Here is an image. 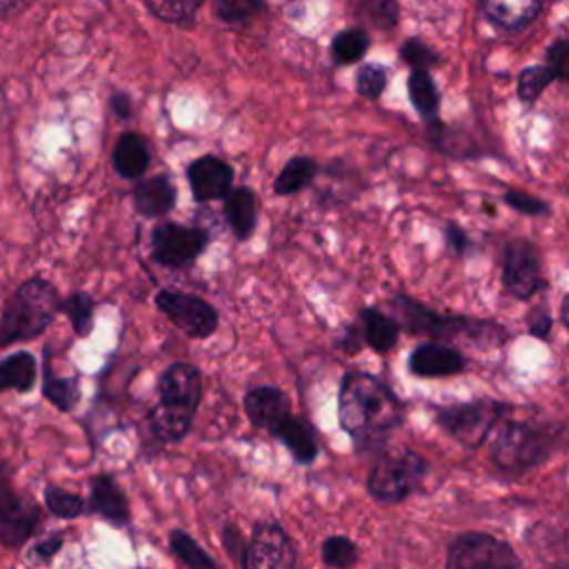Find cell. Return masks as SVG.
<instances>
[{
  "mask_svg": "<svg viewBox=\"0 0 569 569\" xmlns=\"http://www.w3.org/2000/svg\"><path fill=\"white\" fill-rule=\"evenodd\" d=\"M403 418L400 398L374 374L352 369L341 378L338 420L358 454L385 451Z\"/></svg>",
  "mask_w": 569,
  "mask_h": 569,
  "instance_id": "6da1fadb",
  "label": "cell"
},
{
  "mask_svg": "<svg viewBox=\"0 0 569 569\" xmlns=\"http://www.w3.org/2000/svg\"><path fill=\"white\" fill-rule=\"evenodd\" d=\"M394 321L400 332L414 336H429L431 343L467 345L474 349H496L509 341L505 325L489 318H471L458 314H440L425 307L420 301L398 294L389 301Z\"/></svg>",
  "mask_w": 569,
  "mask_h": 569,
  "instance_id": "7a4b0ae2",
  "label": "cell"
},
{
  "mask_svg": "<svg viewBox=\"0 0 569 569\" xmlns=\"http://www.w3.org/2000/svg\"><path fill=\"white\" fill-rule=\"evenodd\" d=\"M159 405L152 407L148 423L161 443H181L194 423L203 398V374L196 365L176 360L159 378Z\"/></svg>",
  "mask_w": 569,
  "mask_h": 569,
  "instance_id": "3957f363",
  "label": "cell"
},
{
  "mask_svg": "<svg viewBox=\"0 0 569 569\" xmlns=\"http://www.w3.org/2000/svg\"><path fill=\"white\" fill-rule=\"evenodd\" d=\"M560 429L527 420H505L491 438V463L507 474H525L542 465L560 443Z\"/></svg>",
  "mask_w": 569,
  "mask_h": 569,
  "instance_id": "277c9868",
  "label": "cell"
},
{
  "mask_svg": "<svg viewBox=\"0 0 569 569\" xmlns=\"http://www.w3.org/2000/svg\"><path fill=\"white\" fill-rule=\"evenodd\" d=\"M61 296L48 281L34 278L19 287L0 318V347L43 334L61 312Z\"/></svg>",
  "mask_w": 569,
  "mask_h": 569,
  "instance_id": "5b68a950",
  "label": "cell"
},
{
  "mask_svg": "<svg viewBox=\"0 0 569 569\" xmlns=\"http://www.w3.org/2000/svg\"><path fill=\"white\" fill-rule=\"evenodd\" d=\"M427 471L429 463L418 451L409 447L385 449L367 476V491L378 502L396 505L420 489Z\"/></svg>",
  "mask_w": 569,
  "mask_h": 569,
  "instance_id": "8992f818",
  "label": "cell"
},
{
  "mask_svg": "<svg viewBox=\"0 0 569 569\" xmlns=\"http://www.w3.org/2000/svg\"><path fill=\"white\" fill-rule=\"evenodd\" d=\"M509 411V405L494 398H476L469 403L445 405L434 409V420L438 427L467 449L480 447L498 420Z\"/></svg>",
  "mask_w": 569,
  "mask_h": 569,
  "instance_id": "52a82bcc",
  "label": "cell"
},
{
  "mask_svg": "<svg viewBox=\"0 0 569 569\" xmlns=\"http://www.w3.org/2000/svg\"><path fill=\"white\" fill-rule=\"evenodd\" d=\"M445 569H522L511 545L487 531H465L454 538Z\"/></svg>",
  "mask_w": 569,
  "mask_h": 569,
  "instance_id": "ba28073f",
  "label": "cell"
},
{
  "mask_svg": "<svg viewBox=\"0 0 569 569\" xmlns=\"http://www.w3.org/2000/svg\"><path fill=\"white\" fill-rule=\"evenodd\" d=\"M41 509L34 498L19 491L10 465H0V542L19 547L39 527Z\"/></svg>",
  "mask_w": 569,
  "mask_h": 569,
  "instance_id": "9c48e42d",
  "label": "cell"
},
{
  "mask_svg": "<svg viewBox=\"0 0 569 569\" xmlns=\"http://www.w3.org/2000/svg\"><path fill=\"white\" fill-rule=\"evenodd\" d=\"M502 289L516 301H531L536 294L549 289V283L542 274L540 252L534 243L525 238L509 241L502 258Z\"/></svg>",
  "mask_w": 569,
  "mask_h": 569,
  "instance_id": "30bf717a",
  "label": "cell"
},
{
  "mask_svg": "<svg viewBox=\"0 0 569 569\" xmlns=\"http://www.w3.org/2000/svg\"><path fill=\"white\" fill-rule=\"evenodd\" d=\"M210 245V236L190 225L159 223L152 232V258L167 270H185L196 263Z\"/></svg>",
  "mask_w": 569,
  "mask_h": 569,
  "instance_id": "8fae6325",
  "label": "cell"
},
{
  "mask_svg": "<svg viewBox=\"0 0 569 569\" xmlns=\"http://www.w3.org/2000/svg\"><path fill=\"white\" fill-rule=\"evenodd\" d=\"M154 301L156 307L172 321V325L190 338L205 341L219 329L216 307L196 294L161 289Z\"/></svg>",
  "mask_w": 569,
  "mask_h": 569,
  "instance_id": "7c38bea8",
  "label": "cell"
},
{
  "mask_svg": "<svg viewBox=\"0 0 569 569\" xmlns=\"http://www.w3.org/2000/svg\"><path fill=\"white\" fill-rule=\"evenodd\" d=\"M296 547L278 522H258L245 545L243 569H296Z\"/></svg>",
  "mask_w": 569,
  "mask_h": 569,
  "instance_id": "4fadbf2b",
  "label": "cell"
},
{
  "mask_svg": "<svg viewBox=\"0 0 569 569\" xmlns=\"http://www.w3.org/2000/svg\"><path fill=\"white\" fill-rule=\"evenodd\" d=\"M187 183L192 190V199L196 203L221 201L232 192L234 170L223 159L205 154L187 167Z\"/></svg>",
  "mask_w": 569,
  "mask_h": 569,
  "instance_id": "5bb4252c",
  "label": "cell"
},
{
  "mask_svg": "<svg viewBox=\"0 0 569 569\" xmlns=\"http://www.w3.org/2000/svg\"><path fill=\"white\" fill-rule=\"evenodd\" d=\"M407 369L416 378H451L467 369V356L451 345L427 341L409 354Z\"/></svg>",
  "mask_w": 569,
  "mask_h": 569,
  "instance_id": "9a60e30c",
  "label": "cell"
},
{
  "mask_svg": "<svg viewBox=\"0 0 569 569\" xmlns=\"http://www.w3.org/2000/svg\"><path fill=\"white\" fill-rule=\"evenodd\" d=\"M243 407H245L250 423L258 429H267L270 434H274L278 429V425L292 414L289 396L281 387H274V385L252 387L245 394Z\"/></svg>",
  "mask_w": 569,
  "mask_h": 569,
  "instance_id": "2e32d148",
  "label": "cell"
},
{
  "mask_svg": "<svg viewBox=\"0 0 569 569\" xmlns=\"http://www.w3.org/2000/svg\"><path fill=\"white\" fill-rule=\"evenodd\" d=\"M480 12L487 23L505 32H520L540 17L542 3L538 0H485Z\"/></svg>",
  "mask_w": 569,
  "mask_h": 569,
  "instance_id": "e0dca14e",
  "label": "cell"
},
{
  "mask_svg": "<svg viewBox=\"0 0 569 569\" xmlns=\"http://www.w3.org/2000/svg\"><path fill=\"white\" fill-rule=\"evenodd\" d=\"M134 207L143 219H163L176 205V187L165 174L141 179L132 192Z\"/></svg>",
  "mask_w": 569,
  "mask_h": 569,
  "instance_id": "ac0fdd59",
  "label": "cell"
},
{
  "mask_svg": "<svg viewBox=\"0 0 569 569\" xmlns=\"http://www.w3.org/2000/svg\"><path fill=\"white\" fill-rule=\"evenodd\" d=\"M272 436L278 438L301 465H312L321 454L318 434L314 425L303 416L289 414Z\"/></svg>",
  "mask_w": 569,
  "mask_h": 569,
  "instance_id": "d6986e66",
  "label": "cell"
},
{
  "mask_svg": "<svg viewBox=\"0 0 569 569\" xmlns=\"http://www.w3.org/2000/svg\"><path fill=\"white\" fill-rule=\"evenodd\" d=\"M90 509L105 520L123 527L130 522V500L121 485L110 474H101L92 480V496H90Z\"/></svg>",
  "mask_w": 569,
  "mask_h": 569,
  "instance_id": "ffe728a7",
  "label": "cell"
},
{
  "mask_svg": "<svg viewBox=\"0 0 569 569\" xmlns=\"http://www.w3.org/2000/svg\"><path fill=\"white\" fill-rule=\"evenodd\" d=\"M223 214L238 241H250L254 236L258 223V199L252 187H232V192L223 199Z\"/></svg>",
  "mask_w": 569,
  "mask_h": 569,
  "instance_id": "44dd1931",
  "label": "cell"
},
{
  "mask_svg": "<svg viewBox=\"0 0 569 569\" xmlns=\"http://www.w3.org/2000/svg\"><path fill=\"white\" fill-rule=\"evenodd\" d=\"M150 161H152L150 145L136 132L123 134L112 154V165L116 174L125 181H141L150 170Z\"/></svg>",
  "mask_w": 569,
  "mask_h": 569,
  "instance_id": "7402d4cb",
  "label": "cell"
},
{
  "mask_svg": "<svg viewBox=\"0 0 569 569\" xmlns=\"http://www.w3.org/2000/svg\"><path fill=\"white\" fill-rule=\"evenodd\" d=\"M358 327L363 334V343L378 354H387L398 345L400 327L378 307H363L358 314Z\"/></svg>",
  "mask_w": 569,
  "mask_h": 569,
  "instance_id": "603a6c76",
  "label": "cell"
},
{
  "mask_svg": "<svg viewBox=\"0 0 569 569\" xmlns=\"http://www.w3.org/2000/svg\"><path fill=\"white\" fill-rule=\"evenodd\" d=\"M407 94H409V101H411L416 114L423 119V123L429 130L440 125V121H438L440 92L429 72H411L407 79Z\"/></svg>",
  "mask_w": 569,
  "mask_h": 569,
  "instance_id": "cb8c5ba5",
  "label": "cell"
},
{
  "mask_svg": "<svg viewBox=\"0 0 569 569\" xmlns=\"http://www.w3.org/2000/svg\"><path fill=\"white\" fill-rule=\"evenodd\" d=\"M318 172H321V167L314 159L292 156L274 181V194L276 196H294V194L307 190L316 181Z\"/></svg>",
  "mask_w": 569,
  "mask_h": 569,
  "instance_id": "d4e9b609",
  "label": "cell"
},
{
  "mask_svg": "<svg viewBox=\"0 0 569 569\" xmlns=\"http://www.w3.org/2000/svg\"><path fill=\"white\" fill-rule=\"evenodd\" d=\"M37 383V358L30 352H19L0 363V392H30Z\"/></svg>",
  "mask_w": 569,
  "mask_h": 569,
  "instance_id": "484cf974",
  "label": "cell"
},
{
  "mask_svg": "<svg viewBox=\"0 0 569 569\" xmlns=\"http://www.w3.org/2000/svg\"><path fill=\"white\" fill-rule=\"evenodd\" d=\"M145 8L154 19L190 30L196 26V14L203 8V0H148Z\"/></svg>",
  "mask_w": 569,
  "mask_h": 569,
  "instance_id": "4316f807",
  "label": "cell"
},
{
  "mask_svg": "<svg viewBox=\"0 0 569 569\" xmlns=\"http://www.w3.org/2000/svg\"><path fill=\"white\" fill-rule=\"evenodd\" d=\"M372 45V37L360 28H349L332 39V61L336 65H354L363 61Z\"/></svg>",
  "mask_w": 569,
  "mask_h": 569,
  "instance_id": "83f0119b",
  "label": "cell"
},
{
  "mask_svg": "<svg viewBox=\"0 0 569 569\" xmlns=\"http://www.w3.org/2000/svg\"><path fill=\"white\" fill-rule=\"evenodd\" d=\"M45 398L57 405L61 411H72L79 400H81V389H79V378H61L52 372L50 358L45 360V387H43Z\"/></svg>",
  "mask_w": 569,
  "mask_h": 569,
  "instance_id": "f1b7e54d",
  "label": "cell"
},
{
  "mask_svg": "<svg viewBox=\"0 0 569 569\" xmlns=\"http://www.w3.org/2000/svg\"><path fill=\"white\" fill-rule=\"evenodd\" d=\"M354 12L365 26L380 32L394 30L400 19V6L396 0H360Z\"/></svg>",
  "mask_w": 569,
  "mask_h": 569,
  "instance_id": "f546056e",
  "label": "cell"
},
{
  "mask_svg": "<svg viewBox=\"0 0 569 569\" xmlns=\"http://www.w3.org/2000/svg\"><path fill=\"white\" fill-rule=\"evenodd\" d=\"M170 547L174 551V556L187 565L190 569H221L216 565V560L203 549V545L199 540H194L187 531L183 529H174L170 534Z\"/></svg>",
  "mask_w": 569,
  "mask_h": 569,
  "instance_id": "4dcf8cb0",
  "label": "cell"
},
{
  "mask_svg": "<svg viewBox=\"0 0 569 569\" xmlns=\"http://www.w3.org/2000/svg\"><path fill=\"white\" fill-rule=\"evenodd\" d=\"M265 10L263 0H214L212 12L225 26H245Z\"/></svg>",
  "mask_w": 569,
  "mask_h": 569,
  "instance_id": "1f68e13d",
  "label": "cell"
},
{
  "mask_svg": "<svg viewBox=\"0 0 569 569\" xmlns=\"http://www.w3.org/2000/svg\"><path fill=\"white\" fill-rule=\"evenodd\" d=\"M94 307H96L94 298L85 292H77L61 303V312H65L68 318L72 321V327H74L77 336L85 338V336L92 334V329H94Z\"/></svg>",
  "mask_w": 569,
  "mask_h": 569,
  "instance_id": "d6a6232c",
  "label": "cell"
},
{
  "mask_svg": "<svg viewBox=\"0 0 569 569\" xmlns=\"http://www.w3.org/2000/svg\"><path fill=\"white\" fill-rule=\"evenodd\" d=\"M556 81V74L547 68V65H529L518 74V101L525 105L536 103L542 92L547 90V85H551Z\"/></svg>",
  "mask_w": 569,
  "mask_h": 569,
  "instance_id": "836d02e7",
  "label": "cell"
},
{
  "mask_svg": "<svg viewBox=\"0 0 569 569\" xmlns=\"http://www.w3.org/2000/svg\"><path fill=\"white\" fill-rule=\"evenodd\" d=\"M321 556L332 569H349L358 562V545L347 536H329L321 547Z\"/></svg>",
  "mask_w": 569,
  "mask_h": 569,
  "instance_id": "e575fe53",
  "label": "cell"
},
{
  "mask_svg": "<svg viewBox=\"0 0 569 569\" xmlns=\"http://www.w3.org/2000/svg\"><path fill=\"white\" fill-rule=\"evenodd\" d=\"M398 54H400V61L409 65L414 72H429L431 68L443 63V57L420 39H407L400 45Z\"/></svg>",
  "mask_w": 569,
  "mask_h": 569,
  "instance_id": "d590c367",
  "label": "cell"
},
{
  "mask_svg": "<svg viewBox=\"0 0 569 569\" xmlns=\"http://www.w3.org/2000/svg\"><path fill=\"white\" fill-rule=\"evenodd\" d=\"M389 83V74L383 65H363L356 72V92L367 101H378Z\"/></svg>",
  "mask_w": 569,
  "mask_h": 569,
  "instance_id": "8d00e7d4",
  "label": "cell"
},
{
  "mask_svg": "<svg viewBox=\"0 0 569 569\" xmlns=\"http://www.w3.org/2000/svg\"><path fill=\"white\" fill-rule=\"evenodd\" d=\"M45 500H48L50 511L57 514L59 518H77L85 511V500L79 494H72V491L54 487V485L48 487Z\"/></svg>",
  "mask_w": 569,
  "mask_h": 569,
  "instance_id": "74e56055",
  "label": "cell"
},
{
  "mask_svg": "<svg viewBox=\"0 0 569 569\" xmlns=\"http://www.w3.org/2000/svg\"><path fill=\"white\" fill-rule=\"evenodd\" d=\"M502 203L525 216H549V203H545L542 199L531 196L522 190H507L502 194Z\"/></svg>",
  "mask_w": 569,
  "mask_h": 569,
  "instance_id": "f35d334b",
  "label": "cell"
},
{
  "mask_svg": "<svg viewBox=\"0 0 569 569\" xmlns=\"http://www.w3.org/2000/svg\"><path fill=\"white\" fill-rule=\"evenodd\" d=\"M567 57H569V43L565 37L556 39L549 48H547V54H545V63L553 74H556V81L558 83H565L567 81Z\"/></svg>",
  "mask_w": 569,
  "mask_h": 569,
  "instance_id": "ab89813d",
  "label": "cell"
},
{
  "mask_svg": "<svg viewBox=\"0 0 569 569\" xmlns=\"http://www.w3.org/2000/svg\"><path fill=\"white\" fill-rule=\"evenodd\" d=\"M527 332L529 336L538 338V341H547L549 334H551V327H553V318L547 309V305H534L529 312H527Z\"/></svg>",
  "mask_w": 569,
  "mask_h": 569,
  "instance_id": "60d3db41",
  "label": "cell"
},
{
  "mask_svg": "<svg viewBox=\"0 0 569 569\" xmlns=\"http://www.w3.org/2000/svg\"><path fill=\"white\" fill-rule=\"evenodd\" d=\"M445 245L458 258H465L474 250V243H471L469 234L460 225H456L454 221L445 223Z\"/></svg>",
  "mask_w": 569,
  "mask_h": 569,
  "instance_id": "b9f144b4",
  "label": "cell"
},
{
  "mask_svg": "<svg viewBox=\"0 0 569 569\" xmlns=\"http://www.w3.org/2000/svg\"><path fill=\"white\" fill-rule=\"evenodd\" d=\"M363 334H360V327H358V323H352V325H347V327H343V332H341V336H338V341H336V347L338 349H343L345 354H349V356H356L360 349H363Z\"/></svg>",
  "mask_w": 569,
  "mask_h": 569,
  "instance_id": "7bdbcfd3",
  "label": "cell"
},
{
  "mask_svg": "<svg viewBox=\"0 0 569 569\" xmlns=\"http://www.w3.org/2000/svg\"><path fill=\"white\" fill-rule=\"evenodd\" d=\"M114 114L121 119V121H130L134 116V103H132V96L125 94V92H114L112 94V101H110Z\"/></svg>",
  "mask_w": 569,
  "mask_h": 569,
  "instance_id": "ee69618b",
  "label": "cell"
},
{
  "mask_svg": "<svg viewBox=\"0 0 569 569\" xmlns=\"http://www.w3.org/2000/svg\"><path fill=\"white\" fill-rule=\"evenodd\" d=\"M61 545H63V538H61V536H52L50 540H45L43 545H39V556L50 558V556H54V553L61 549Z\"/></svg>",
  "mask_w": 569,
  "mask_h": 569,
  "instance_id": "f6af8a7d",
  "label": "cell"
},
{
  "mask_svg": "<svg viewBox=\"0 0 569 569\" xmlns=\"http://www.w3.org/2000/svg\"><path fill=\"white\" fill-rule=\"evenodd\" d=\"M23 6H14V3H0V19H8L12 12L21 10Z\"/></svg>",
  "mask_w": 569,
  "mask_h": 569,
  "instance_id": "bcb514c9",
  "label": "cell"
},
{
  "mask_svg": "<svg viewBox=\"0 0 569 569\" xmlns=\"http://www.w3.org/2000/svg\"><path fill=\"white\" fill-rule=\"evenodd\" d=\"M567 307H569V298L567 296H562V303H560V323L567 327V323H569V316H567Z\"/></svg>",
  "mask_w": 569,
  "mask_h": 569,
  "instance_id": "7dc6e473",
  "label": "cell"
}]
</instances>
